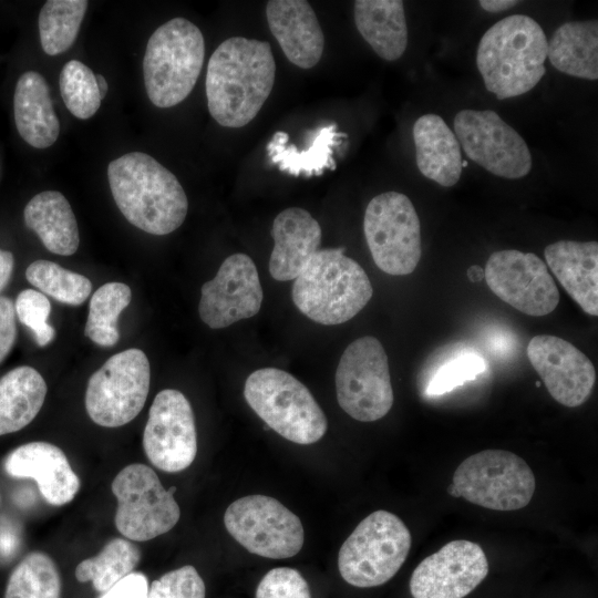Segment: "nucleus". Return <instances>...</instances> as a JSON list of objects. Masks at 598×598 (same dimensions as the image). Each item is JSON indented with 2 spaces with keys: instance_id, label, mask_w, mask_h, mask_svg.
Instances as JSON below:
<instances>
[{
  "instance_id": "473e14b6",
  "label": "nucleus",
  "mask_w": 598,
  "mask_h": 598,
  "mask_svg": "<svg viewBox=\"0 0 598 598\" xmlns=\"http://www.w3.org/2000/svg\"><path fill=\"white\" fill-rule=\"evenodd\" d=\"M131 288L123 282H106L92 296L84 334L101 347H112L120 339L117 319L130 305Z\"/></svg>"
},
{
  "instance_id": "ddd939ff",
  "label": "nucleus",
  "mask_w": 598,
  "mask_h": 598,
  "mask_svg": "<svg viewBox=\"0 0 598 598\" xmlns=\"http://www.w3.org/2000/svg\"><path fill=\"white\" fill-rule=\"evenodd\" d=\"M228 534L249 553L272 559L297 555L305 530L299 517L278 499L248 495L233 502L224 515Z\"/></svg>"
},
{
  "instance_id": "f03ea898",
  "label": "nucleus",
  "mask_w": 598,
  "mask_h": 598,
  "mask_svg": "<svg viewBox=\"0 0 598 598\" xmlns=\"http://www.w3.org/2000/svg\"><path fill=\"white\" fill-rule=\"evenodd\" d=\"M112 196L133 226L152 235H167L185 220L188 199L177 177L154 157L131 152L107 166Z\"/></svg>"
},
{
  "instance_id": "2eb2a0df",
  "label": "nucleus",
  "mask_w": 598,
  "mask_h": 598,
  "mask_svg": "<svg viewBox=\"0 0 598 598\" xmlns=\"http://www.w3.org/2000/svg\"><path fill=\"white\" fill-rule=\"evenodd\" d=\"M484 278L501 300L527 316H546L558 306L556 282L546 262L533 252H493L486 261Z\"/></svg>"
},
{
  "instance_id": "72a5a7b5",
  "label": "nucleus",
  "mask_w": 598,
  "mask_h": 598,
  "mask_svg": "<svg viewBox=\"0 0 598 598\" xmlns=\"http://www.w3.org/2000/svg\"><path fill=\"white\" fill-rule=\"evenodd\" d=\"M61 576L45 553L28 554L12 570L4 598H61Z\"/></svg>"
},
{
  "instance_id": "2f4dec72",
  "label": "nucleus",
  "mask_w": 598,
  "mask_h": 598,
  "mask_svg": "<svg viewBox=\"0 0 598 598\" xmlns=\"http://www.w3.org/2000/svg\"><path fill=\"white\" fill-rule=\"evenodd\" d=\"M89 2L86 0H48L39 13V35L48 55L65 52L74 43Z\"/></svg>"
},
{
  "instance_id": "423d86ee",
  "label": "nucleus",
  "mask_w": 598,
  "mask_h": 598,
  "mask_svg": "<svg viewBox=\"0 0 598 598\" xmlns=\"http://www.w3.org/2000/svg\"><path fill=\"white\" fill-rule=\"evenodd\" d=\"M244 396L268 427L290 442L312 444L327 432V417L311 392L283 370L254 371L245 382Z\"/></svg>"
},
{
  "instance_id": "c85d7f7f",
  "label": "nucleus",
  "mask_w": 598,
  "mask_h": 598,
  "mask_svg": "<svg viewBox=\"0 0 598 598\" xmlns=\"http://www.w3.org/2000/svg\"><path fill=\"white\" fill-rule=\"evenodd\" d=\"M555 69L567 75L598 79V22L570 21L556 29L547 48Z\"/></svg>"
},
{
  "instance_id": "bb28decb",
  "label": "nucleus",
  "mask_w": 598,
  "mask_h": 598,
  "mask_svg": "<svg viewBox=\"0 0 598 598\" xmlns=\"http://www.w3.org/2000/svg\"><path fill=\"white\" fill-rule=\"evenodd\" d=\"M23 218L49 251L71 256L78 250V223L70 203L60 192L44 190L33 196L24 207Z\"/></svg>"
},
{
  "instance_id": "c03bdc74",
  "label": "nucleus",
  "mask_w": 598,
  "mask_h": 598,
  "mask_svg": "<svg viewBox=\"0 0 598 598\" xmlns=\"http://www.w3.org/2000/svg\"><path fill=\"white\" fill-rule=\"evenodd\" d=\"M518 1L515 0H481L478 4L487 12L496 13L508 10L516 6Z\"/></svg>"
},
{
  "instance_id": "37998d69",
  "label": "nucleus",
  "mask_w": 598,
  "mask_h": 598,
  "mask_svg": "<svg viewBox=\"0 0 598 598\" xmlns=\"http://www.w3.org/2000/svg\"><path fill=\"white\" fill-rule=\"evenodd\" d=\"M14 267L12 252L0 249V292L9 282Z\"/></svg>"
},
{
  "instance_id": "39448f33",
  "label": "nucleus",
  "mask_w": 598,
  "mask_h": 598,
  "mask_svg": "<svg viewBox=\"0 0 598 598\" xmlns=\"http://www.w3.org/2000/svg\"><path fill=\"white\" fill-rule=\"evenodd\" d=\"M205 58L199 28L184 18L159 25L150 37L143 59L147 96L157 107L183 102L193 91Z\"/></svg>"
},
{
  "instance_id": "a878e982",
  "label": "nucleus",
  "mask_w": 598,
  "mask_h": 598,
  "mask_svg": "<svg viewBox=\"0 0 598 598\" xmlns=\"http://www.w3.org/2000/svg\"><path fill=\"white\" fill-rule=\"evenodd\" d=\"M355 27L372 50L383 60L395 61L408 45V25L401 0H357Z\"/></svg>"
},
{
  "instance_id": "f3484780",
  "label": "nucleus",
  "mask_w": 598,
  "mask_h": 598,
  "mask_svg": "<svg viewBox=\"0 0 598 598\" xmlns=\"http://www.w3.org/2000/svg\"><path fill=\"white\" fill-rule=\"evenodd\" d=\"M488 561L483 548L471 540L448 542L425 557L413 570V598H464L487 576Z\"/></svg>"
},
{
  "instance_id": "7c9ffc66",
  "label": "nucleus",
  "mask_w": 598,
  "mask_h": 598,
  "mask_svg": "<svg viewBox=\"0 0 598 598\" xmlns=\"http://www.w3.org/2000/svg\"><path fill=\"white\" fill-rule=\"evenodd\" d=\"M141 559L140 548L126 538L111 539L102 550L82 560L75 568L80 582L91 581L97 592H105L134 571Z\"/></svg>"
},
{
  "instance_id": "6e6552de",
  "label": "nucleus",
  "mask_w": 598,
  "mask_h": 598,
  "mask_svg": "<svg viewBox=\"0 0 598 598\" xmlns=\"http://www.w3.org/2000/svg\"><path fill=\"white\" fill-rule=\"evenodd\" d=\"M535 486L525 460L505 450H484L457 466L448 492L484 508L509 512L527 506Z\"/></svg>"
},
{
  "instance_id": "9d476101",
  "label": "nucleus",
  "mask_w": 598,
  "mask_h": 598,
  "mask_svg": "<svg viewBox=\"0 0 598 598\" xmlns=\"http://www.w3.org/2000/svg\"><path fill=\"white\" fill-rule=\"evenodd\" d=\"M363 231L375 265L385 274H412L422 255L421 226L411 199L399 192L373 197L364 213Z\"/></svg>"
},
{
  "instance_id": "412c9836",
  "label": "nucleus",
  "mask_w": 598,
  "mask_h": 598,
  "mask_svg": "<svg viewBox=\"0 0 598 598\" xmlns=\"http://www.w3.org/2000/svg\"><path fill=\"white\" fill-rule=\"evenodd\" d=\"M266 17L272 35L292 64L311 69L320 61L324 35L309 2L270 0L266 4Z\"/></svg>"
},
{
  "instance_id": "aec40b11",
  "label": "nucleus",
  "mask_w": 598,
  "mask_h": 598,
  "mask_svg": "<svg viewBox=\"0 0 598 598\" xmlns=\"http://www.w3.org/2000/svg\"><path fill=\"white\" fill-rule=\"evenodd\" d=\"M3 467L12 477L34 480L42 497L53 506L72 502L81 487L66 455L52 443L22 444L7 455Z\"/></svg>"
},
{
  "instance_id": "7ed1b4c3",
  "label": "nucleus",
  "mask_w": 598,
  "mask_h": 598,
  "mask_svg": "<svg viewBox=\"0 0 598 598\" xmlns=\"http://www.w3.org/2000/svg\"><path fill=\"white\" fill-rule=\"evenodd\" d=\"M547 48L545 32L528 16L512 14L493 24L476 52L486 90L505 100L534 89L546 72Z\"/></svg>"
},
{
  "instance_id": "9b49d317",
  "label": "nucleus",
  "mask_w": 598,
  "mask_h": 598,
  "mask_svg": "<svg viewBox=\"0 0 598 598\" xmlns=\"http://www.w3.org/2000/svg\"><path fill=\"white\" fill-rule=\"evenodd\" d=\"M334 381L340 408L357 421L380 420L393 405L388 355L374 337H361L346 348Z\"/></svg>"
},
{
  "instance_id": "4be33fe9",
  "label": "nucleus",
  "mask_w": 598,
  "mask_h": 598,
  "mask_svg": "<svg viewBox=\"0 0 598 598\" xmlns=\"http://www.w3.org/2000/svg\"><path fill=\"white\" fill-rule=\"evenodd\" d=\"M274 248L269 272L278 281L295 280L319 250L322 231L309 212L290 207L280 212L271 227Z\"/></svg>"
},
{
  "instance_id": "f8f14e48",
  "label": "nucleus",
  "mask_w": 598,
  "mask_h": 598,
  "mask_svg": "<svg viewBox=\"0 0 598 598\" xmlns=\"http://www.w3.org/2000/svg\"><path fill=\"white\" fill-rule=\"evenodd\" d=\"M150 382V362L142 350L112 355L87 382L85 410L90 419L104 427L127 424L144 408Z\"/></svg>"
},
{
  "instance_id": "49530a36",
  "label": "nucleus",
  "mask_w": 598,
  "mask_h": 598,
  "mask_svg": "<svg viewBox=\"0 0 598 598\" xmlns=\"http://www.w3.org/2000/svg\"><path fill=\"white\" fill-rule=\"evenodd\" d=\"M467 275L472 281H476L484 277V271L478 266H472L468 269Z\"/></svg>"
},
{
  "instance_id": "393cba45",
  "label": "nucleus",
  "mask_w": 598,
  "mask_h": 598,
  "mask_svg": "<svg viewBox=\"0 0 598 598\" xmlns=\"http://www.w3.org/2000/svg\"><path fill=\"white\" fill-rule=\"evenodd\" d=\"M13 114L19 135L34 148L51 146L59 136L60 122L42 74L28 71L17 81Z\"/></svg>"
},
{
  "instance_id": "dca6fc26",
  "label": "nucleus",
  "mask_w": 598,
  "mask_h": 598,
  "mask_svg": "<svg viewBox=\"0 0 598 598\" xmlns=\"http://www.w3.org/2000/svg\"><path fill=\"white\" fill-rule=\"evenodd\" d=\"M143 448L158 470L177 473L186 470L197 454V433L192 405L175 389L158 392L148 411Z\"/></svg>"
},
{
  "instance_id": "c756f323",
  "label": "nucleus",
  "mask_w": 598,
  "mask_h": 598,
  "mask_svg": "<svg viewBox=\"0 0 598 598\" xmlns=\"http://www.w3.org/2000/svg\"><path fill=\"white\" fill-rule=\"evenodd\" d=\"M48 392L32 367L14 368L0 378V435L20 431L40 412Z\"/></svg>"
},
{
  "instance_id": "a211bd4d",
  "label": "nucleus",
  "mask_w": 598,
  "mask_h": 598,
  "mask_svg": "<svg viewBox=\"0 0 598 598\" xmlns=\"http://www.w3.org/2000/svg\"><path fill=\"white\" fill-rule=\"evenodd\" d=\"M262 298L259 275L252 259L245 254H234L223 261L216 276L203 285L199 317L209 328H226L256 316Z\"/></svg>"
},
{
  "instance_id": "b1692460",
  "label": "nucleus",
  "mask_w": 598,
  "mask_h": 598,
  "mask_svg": "<svg viewBox=\"0 0 598 598\" xmlns=\"http://www.w3.org/2000/svg\"><path fill=\"white\" fill-rule=\"evenodd\" d=\"M412 133L421 174L441 186H454L461 178L463 159L460 143L445 121L424 114L415 121Z\"/></svg>"
},
{
  "instance_id": "f704fd0d",
  "label": "nucleus",
  "mask_w": 598,
  "mask_h": 598,
  "mask_svg": "<svg viewBox=\"0 0 598 598\" xmlns=\"http://www.w3.org/2000/svg\"><path fill=\"white\" fill-rule=\"evenodd\" d=\"M25 277L43 295L70 306L83 303L92 290L89 278L49 260L31 262L25 270Z\"/></svg>"
},
{
  "instance_id": "cd10ccee",
  "label": "nucleus",
  "mask_w": 598,
  "mask_h": 598,
  "mask_svg": "<svg viewBox=\"0 0 598 598\" xmlns=\"http://www.w3.org/2000/svg\"><path fill=\"white\" fill-rule=\"evenodd\" d=\"M308 134L310 145L305 150H298L295 145L288 144L289 135L286 132L277 131L266 146L272 164L293 176L321 175L326 169H334L333 147L341 143L346 134L338 132L334 123L310 131Z\"/></svg>"
},
{
  "instance_id": "4c0bfd02",
  "label": "nucleus",
  "mask_w": 598,
  "mask_h": 598,
  "mask_svg": "<svg viewBox=\"0 0 598 598\" xmlns=\"http://www.w3.org/2000/svg\"><path fill=\"white\" fill-rule=\"evenodd\" d=\"M203 578L192 565L171 570L154 580L147 598H205Z\"/></svg>"
},
{
  "instance_id": "e433bc0d",
  "label": "nucleus",
  "mask_w": 598,
  "mask_h": 598,
  "mask_svg": "<svg viewBox=\"0 0 598 598\" xmlns=\"http://www.w3.org/2000/svg\"><path fill=\"white\" fill-rule=\"evenodd\" d=\"M14 310L19 320L33 332L39 347H45L54 339L55 330L48 322L51 303L45 295L25 289L18 295Z\"/></svg>"
},
{
  "instance_id": "58836bf2",
  "label": "nucleus",
  "mask_w": 598,
  "mask_h": 598,
  "mask_svg": "<svg viewBox=\"0 0 598 598\" xmlns=\"http://www.w3.org/2000/svg\"><path fill=\"white\" fill-rule=\"evenodd\" d=\"M486 368L477 354L465 352L443 364L433 375L426 388L427 395H441L464 382L475 379Z\"/></svg>"
},
{
  "instance_id": "79ce46f5",
  "label": "nucleus",
  "mask_w": 598,
  "mask_h": 598,
  "mask_svg": "<svg viewBox=\"0 0 598 598\" xmlns=\"http://www.w3.org/2000/svg\"><path fill=\"white\" fill-rule=\"evenodd\" d=\"M17 336L14 305L0 296V363L11 351Z\"/></svg>"
},
{
  "instance_id": "1a4fd4ad",
  "label": "nucleus",
  "mask_w": 598,
  "mask_h": 598,
  "mask_svg": "<svg viewBox=\"0 0 598 598\" xmlns=\"http://www.w3.org/2000/svg\"><path fill=\"white\" fill-rule=\"evenodd\" d=\"M111 489L117 501L114 523L128 540L145 542L169 532L179 520L176 487L165 489L150 466L133 463L114 477Z\"/></svg>"
},
{
  "instance_id": "f257e3e1",
  "label": "nucleus",
  "mask_w": 598,
  "mask_h": 598,
  "mask_svg": "<svg viewBox=\"0 0 598 598\" xmlns=\"http://www.w3.org/2000/svg\"><path fill=\"white\" fill-rule=\"evenodd\" d=\"M276 63L266 41L233 37L209 58L206 73L207 106L225 127L238 128L258 114L271 93Z\"/></svg>"
},
{
  "instance_id": "a18cd8bd",
  "label": "nucleus",
  "mask_w": 598,
  "mask_h": 598,
  "mask_svg": "<svg viewBox=\"0 0 598 598\" xmlns=\"http://www.w3.org/2000/svg\"><path fill=\"white\" fill-rule=\"evenodd\" d=\"M96 82H97V86H99L101 97L103 100L104 96L107 93V89H109L107 82H106L105 78L102 74H96Z\"/></svg>"
},
{
  "instance_id": "4468645a",
  "label": "nucleus",
  "mask_w": 598,
  "mask_h": 598,
  "mask_svg": "<svg viewBox=\"0 0 598 598\" xmlns=\"http://www.w3.org/2000/svg\"><path fill=\"white\" fill-rule=\"evenodd\" d=\"M455 136L465 154L493 175L526 176L532 154L523 137L492 110H462L454 117Z\"/></svg>"
},
{
  "instance_id": "5701e85b",
  "label": "nucleus",
  "mask_w": 598,
  "mask_h": 598,
  "mask_svg": "<svg viewBox=\"0 0 598 598\" xmlns=\"http://www.w3.org/2000/svg\"><path fill=\"white\" fill-rule=\"evenodd\" d=\"M547 266L589 316H598V243L559 240L544 250Z\"/></svg>"
},
{
  "instance_id": "c9c22d12",
  "label": "nucleus",
  "mask_w": 598,
  "mask_h": 598,
  "mask_svg": "<svg viewBox=\"0 0 598 598\" xmlns=\"http://www.w3.org/2000/svg\"><path fill=\"white\" fill-rule=\"evenodd\" d=\"M59 86L64 105L80 120L92 117L100 109L102 97L96 74L79 60H70L60 72Z\"/></svg>"
},
{
  "instance_id": "20e7f679",
  "label": "nucleus",
  "mask_w": 598,
  "mask_h": 598,
  "mask_svg": "<svg viewBox=\"0 0 598 598\" xmlns=\"http://www.w3.org/2000/svg\"><path fill=\"white\" fill-rule=\"evenodd\" d=\"M344 247L319 249L292 285V301L315 322L333 326L358 315L373 295L363 268Z\"/></svg>"
},
{
  "instance_id": "a19ab883",
  "label": "nucleus",
  "mask_w": 598,
  "mask_h": 598,
  "mask_svg": "<svg viewBox=\"0 0 598 598\" xmlns=\"http://www.w3.org/2000/svg\"><path fill=\"white\" fill-rule=\"evenodd\" d=\"M148 589L147 577L141 571H132L103 592L100 598H147Z\"/></svg>"
},
{
  "instance_id": "ea45409f",
  "label": "nucleus",
  "mask_w": 598,
  "mask_h": 598,
  "mask_svg": "<svg viewBox=\"0 0 598 598\" xmlns=\"http://www.w3.org/2000/svg\"><path fill=\"white\" fill-rule=\"evenodd\" d=\"M256 598H311L307 580L295 568L277 567L259 581Z\"/></svg>"
},
{
  "instance_id": "6ab92c4d",
  "label": "nucleus",
  "mask_w": 598,
  "mask_h": 598,
  "mask_svg": "<svg viewBox=\"0 0 598 598\" xmlns=\"http://www.w3.org/2000/svg\"><path fill=\"white\" fill-rule=\"evenodd\" d=\"M527 357L551 398L561 405L576 408L591 395L596 382L594 364L573 343L538 334L530 339Z\"/></svg>"
},
{
  "instance_id": "de8ad7c7",
  "label": "nucleus",
  "mask_w": 598,
  "mask_h": 598,
  "mask_svg": "<svg viewBox=\"0 0 598 598\" xmlns=\"http://www.w3.org/2000/svg\"><path fill=\"white\" fill-rule=\"evenodd\" d=\"M467 166V162L466 161H462V168L463 167H466Z\"/></svg>"
},
{
  "instance_id": "0eeeda50",
  "label": "nucleus",
  "mask_w": 598,
  "mask_h": 598,
  "mask_svg": "<svg viewBox=\"0 0 598 598\" xmlns=\"http://www.w3.org/2000/svg\"><path fill=\"white\" fill-rule=\"evenodd\" d=\"M411 544V533L401 518L388 511H375L341 545L339 573L354 587L381 586L404 564Z\"/></svg>"
}]
</instances>
